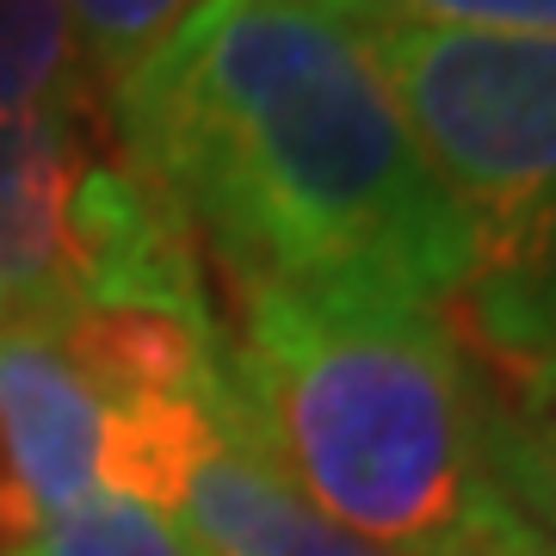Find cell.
<instances>
[{
	"mask_svg": "<svg viewBox=\"0 0 556 556\" xmlns=\"http://www.w3.org/2000/svg\"><path fill=\"white\" fill-rule=\"evenodd\" d=\"M118 149L229 285L365 278L457 303L477 217L420 155L346 0H192L112 87Z\"/></svg>",
	"mask_w": 556,
	"mask_h": 556,
	"instance_id": "cell-1",
	"label": "cell"
},
{
	"mask_svg": "<svg viewBox=\"0 0 556 556\" xmlns=\"http://www.w3.org/2000/svg\"><path fill=\"white\" fill-rule=\"evenodd\" d=\"M236 303V427L321 519L390 556H507L526 538L439 303L365 278L241 285Z\"/></svg>",
	"mask_w": 556,
	"mask_h": 556,
	"instance_id": "cell-2",
	"label": "cell"
},
{
	"mask_svg": "<svg viewBox=\"0 0 556 556\" xmlns=\"http://www.w3.org/2000/svg\"><path fill=\"white\" fill-rule=\"evenodd\" d=\"M420 155L477 217L457 291L489 365L556 353V38H489L353 13Z\"/></svg>",
	"mask_w": 556,
	"mask_h": 556,
	"instance_id": "cell-3",
	"label": "cell"
},
{
	"mask_svg": "<svg viewBox=\"0 0 556 556\" xmlns=\"http://www.w3.org/2000/svg\"><path fill=\"white\" fill-rule=\"evenodd\" d=\"M161 514L192 538L204 556H390L365 538L340 532L278 477L236 427V396L223 383L211 427L179 464V482Z\"/></svg>",
	"mask_w": 556,
	"mask_h": 556,
	"instance_id": "cell-4",
	"label": "cell"
},
{
	"mask_svg": "<svg viewBox=\"0 0 556 556\" xmlns=\"http://www.w3.org/2000/svg\"><path fill=\"white\" fill-rule=\"evenodd\" d=\"M0 445L38 519L100 495L105 408L75 378L43 321H20L0 334Z\"/></svg>",
	"mask_w": 556,
	"mask_h": 556,
	"instance_id": "cell-5",
	"label": "cell"
},
{
	"mask_svg": "<svg viewBox=\"0 0 556 556\" xmlns=\"http://www.w3.org/2000/svg\"><path fill=\"white\" fill-rule=\"evenodd\" d=\"M43 328L100 408L217 396L229 378V340L217 334V316H179L149 303H68Z\"/></svg>",
	"mask_w": 556,
	"mask_h": 556,
	"instance_id": "cell-6",
	"label": "cell"
},
{
	"mask_svg": "<svg viewBox=\"0 0 556 556\" xmlns=\"http://www.w3.org/2000/svg\"><path fill=\"white\" fill-rule=\"evenodd\" d=\"M0 105L7 112H93L68 0H0Z\"/></svg>",
	"mask_w": 556,
	"mask_h": 556,
	"instance_id": "cell-7",
	"label": "cell"
},
{
	"mask_svg": "<svg viewBox=\"0 0 556 556\" xmlns=\"http://www.w3.org/2000/svg\"><path fill=\"white\" fill-rule=\"evenodd\" d=\"M13 556H204L167 514L130 495H87L80 507L43 519L38 538Z\"/></svg>",
	"mask_w": 556,
	"mask_h": 556,
	"instance_id": "cell-8",
	"label": "cell"
},
{
	"mask_svg": "<svg viewBox=\"0 0 556 556\" xmlns=\"http://www.w3.org/2000/svg\"><path fill=\"white\" fill-rule=\"evenodd\" d=\"M186 13H192V0H68L80 62L105 87H118Z\"/></svg>",
	"mask_w": 556,
	"mask_h": 556,
	"instance_id": "cell-9",
	"label": "cell"
},
{
	"mask_svg": "<svg viewBox=\"0 0 556 556\" xmlns=\"http://www.w3.org/2000/svg\"><path fill=\"white\" fill-rule=\"evenodd\" d=\"M371 20L489 31V38H556V0H346Z\"/></svg>",
	"mask_w": 556,
	"mask_h": 556,
	"instance_id": "cell-10",
	"label": "cell"
},
{
	"mask_svg": "<svg viewBox=\"0 0 556 556\" xmlns=\"http://www.w3.org/2000/svg\"><path fill=\"white\" fill-rule=\"evenodd\" d=\"M489 464H495V482H501V495H507V507L556 556V470L544 464V452H538L532 439L507 420V408H489Z\"/></svg>",
	"mask_w": 556,
	"mask_h": 556,
	"instance_id": "cell-11",
	"label": "cell"
},
{
	"mask_svg": "<svg viewBox=\"0 0 556 556\" xmlns=\"http://www.w3.org/2000/svg\"><path fill=\"white\" fill-rule=\"evenodd\" d=\"M501 371L514 383V427L532 439L544 464L556 470V353H532V358H501Z\"/></svg>",
	"mask_w": 556,
	"mask_h": 556,
	"instance_id": "cell-12",
	"label": "cell"
},
{
	"mask_svg": "<svg viewBox=\"0 0 556 556\" xmlns=\"http://www.w3.org/2000/svg\"><path fill=\"white\" fill-rule=\"evenodd\" d=\"M43 519L31 514V501H25V482L20 470H13V457H7V445H0V556L25 551L31 538H38Z\"/></svg>",
	"mask_w": 556,
	"mask_h": 556,
	"instance_id": "cell-13",
	"label": "cell"
},
{
	"mask_svg": "<svg viewBox=\"0 0 556 556\" xmlns=\"http://www.w3.org/2000/svg\"><path fill=\"white\" fill-rule=\"evenodd\" d=\"M20 321H31V309H25L20 291H13V285L0 278V334H7V328H20Z\"/></svg>",
	"mask_w": 556,
	"mask_h": 556,
	"instance_id": "cell-14",
	"label": "cell"
},
{
	"mask_svg": "<svg viewBox=\"0 0 556 556\" xmlns=\"http://www.w3.org/2000/svg\"><path fill=\"white\" fill-rule=\"evenodd\" d=\"M507 556H551V551H544V538H538L532 526H526V538H519V544H514Z\"/></svg>",
	"mask_w": 556,
	"mask_h": 556,
	"instance_id": "cell-15",
	"label": "cell"
}]
</instances>
